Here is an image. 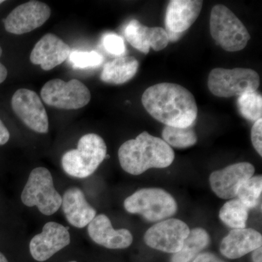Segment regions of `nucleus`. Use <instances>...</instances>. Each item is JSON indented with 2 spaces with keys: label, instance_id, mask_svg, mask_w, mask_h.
<instances>
[{
  "label": "nucleus",
  "instance_id": "nucleus-35",
  "mask_svg": "<svg viewBox=\"0 0 262 262\" xmlns=\"http://www.w3.org/2000/svg\"><path fill=\"white\" fill-rule=\"evenodd\" d=\"M69 262H77V261H69Z\"/></svg>",
  "mask_w": 262,
  "mask_h": 262
},
{
  "label": "nucleus",
  "instance_id": "nucleus-25",
  "mask_svg": "<svg viewBox=\"0 0 262 262\" xmlns=\"http://www.w3.org/2000/svg\"><path fill=\"white\" fill-rule=\"evenodd\" d=\"M262 192L261 175L252 177L243 183L237 192V199L248 209L258 206Z\"/></svg>",
  "mask_w": 262,
  "mask_h": 262
},
{
  "label": "nucleus",
  "instance_id": "nucleus-5",
  "mask_svg": "<svg viewBox=\"0 0 262 262\" xmlns=\"http://www.w3.org/2000/svg\"><path fill=\"white\" fill-rule=\"evenodd\" d=\"M210 32L215 42L228 52L244 49L251 39L244 24L223 5H216L212 8Z\"/></svg>",
  "mask_w": 262,
  "mask_h": 262
},
{
  "label": "nucleus",
  "instance_id": "nucleus-18",
  "mask_svg": "<svg viewBox=\"0 0 262 262\" xmlns=\"http://www.w3.org/2000/svg\"><path fill=\"white\" fill-rule=\"evenodd\" d=\"M262 236L251 228L232 229L222 239L220 252L229 259H236L261 247Z\"/></svg>",
  "mask_w": 262,
  "mask_h": 262
},
{
  "label": "nucleus",
  "instance_id": "nucleus-6",
  "mask_svg": "<svg viewBox=\"0 0 262 262\" xmlns=\"http://www.w3.org/2000/svg\"><path fill=\"white\" fill-rule=\"evenodd\" d=\"M25 206H37L42 214L51 215L61 206L62 196L54 187L51 172L38 167L29 174L28 181L21 194Z\"/></svg>",
  "mask_w": 262,
  "mask_h": 262
},
{
  "label": "nucleus",
  "instance_id": "nucleus-13",
  "mask_svg": "<svg viewBox=\"0 0 262 262\" xmlns=\"http://www.w3.org/2000/svg\"><path fill=\"white\" fill-rule=\"evenodd\" d=\"M201 0H172L165 13V24L169 41L176 42L195 22L201 13Z\"/></svg>",
  "mask_w": 262,
  "mask_h": 262
},
{
  "label": "nucleus",
  "instance_id": "nucleus-8",
  "mask_svg": "<svg viewBox=\"0 0 262 262\" xmlns=\"http://www.w3.org/2000/svg\"><path fill=\"white\" fill-rule=\"evenodd\" d=\"M46 104L60 110H79L89 104L91 95L85 84L77 79L65 82L61 79L48 81L41 90Z\"/></svg>",
  "mask_w": 262,
  "mask_h": 262
},
{
  "label": "nucleus",
  "instance_id": "nucleus-14",
  "mask_svg": "<svg viewBox=\"0 0 262 262\" xmlns=\"http://www.w3.org/2000/svg\"><path fill=\"white\" fill-rule=\"evenodd\" d=\"M255 168L252 164L243 162L215 170L209 178L212 191L222 199H232L237 195L243 183L253 177Z\"/></svg>",
  "mask_w": 262,
  "mask_h": 262
},
{
  "label": "nucleus",
  "instance_id": "nucleus-15",
  "mask_svg": "<svg viewBox=\"0 0 262 262\" xmlns=\"http://www.w3.org/2000/svg\"><path fill=\"white\" fill-rule=\"evenodd\" d=\"M125 39L136 50L147 54L150 48L160 51L168 46L169 38L165 29L148 27L136 19L130 20L124 29Z\"/></svg>",
  "mask_w": 262,
  "mask_h": 262
},
{
  "label": "nucleus",
  "instance_id": "nucleus-1",
  "mask_svg": "<svg viewBox=\"0 0 262 262\" xmlns=\"http://www.w3.org/2000/svg\"><path fill=\"white\" fill-rule=\"evenodd\" d=\"M141 101L147 113L165 126L191 127L198 117L195 98L180 84H154L144 91Z\"/></svg>",
  "mask_w": 262,
  "mask_h": 262
},
{
  "label": "nucleus",
  "instance_id": "nucleus-23",
  "mask_svg": "<svg viewBox=\"0 0 262 262\" xmlns=\"http://www.w3.org/2000/svg\"><path fill=\"white\" fill-rule=\"evenodd\" d=\"M192 127L165 126L162 132L163 140L169 146L179 149L194 146L198 141V137Z\"/></svg>",
  "mask_w": 262,
  "mask_h": 262
},
{
  "label": "nucleus",
  "instance_id": "nucleus-31",
  "mask_svg": "<svg viewBox=\"0 0 262 262\" xmlns=\"http://www.w3.org/2000/svg\"><path fill=\"white\" fill-rule=\"evenodd\" d=\"M2 55H3V50L0 47V58H1ZM7 77H8V70H7L6 67L0 62V84L3 83L6 80Z\"/></svg>",
  "mask_w": 262,
  "mask_h": 262
},
{
  "label": "nucleus",
  "instance_id": "nucleus-21",
  "mask_svg": "<svg viewBox=\"0 0 262 262\" xmlns=\"http://www.w3.org/2000/svg\"><path fill=\"white\" fill-rule=\"evenodd\" d=\"M210 236L206 229L198 227L190 230L179 252L174 253L171 262H190L208 246Z\"/></svg>",
  "mask_w": 262,
  "mask_h": 262
},
{
  "label": "nucleus",
  "instance_id": "nucleus-2",
  "mask_svg": "<svg viewBox=\"0 0 262 262\" xmlns=\"http://www.w3.org/2000/svg\"><path fill=\"white\" fill-rule=\"evenodd\" d=\"M122 168L131 175H140L151 168H165L173 163L175 153L160 138L144 131L125 141L118 150Z\"/></svg>",
  "mask_w": 262,
  "mask_h": 262
},
{
  "label": "nucleus",
  "instance_id": "nucleus-22",
  "mask_svg": "<svg viewBox=\"0 0 262 262\" xmlns=\"http://www.w3.org/2000/svg\"><path fill=\"white\" fill-rule=\"evenodd\" d=\"M248 208L237 198L227 202L220 211V220L231 228L244 229L248 219Z\"/></svg>",
  "mask_w": 262,
  "mask_h": 262
},
{
  "label": "nucleus",
  "instance_id": "nucleus-17",
  "mask_svg": "<svg viewBox=\"0 0 262 262\" xmlns=\"http://www.w3.org/2000/svg\"><path fill=\"white\" fill-rule=\"evenodd\" d=\"M90 237L96 244L108 249H124L133 243V235L126 229H115L104 214L96 215L88 225Z\"/></svg>",
  "mask_w": 262,
  "mask_h": 262
},
{
  "label": "nucleus",
  "instance_id": "nucleus-9",
  "mask_svg": "<svg viewBox=\"0 0 262 262\" xmlns=\"http://www.w3.org/2000/svg\"><path fill=\"white\" fill-rule=\"evenodd\" d=\"M190 229L187 224L177 219L161 221L144 234V242L150 248L168 253L179 252Z\"/></svg>",
  "mask_w": 262,
  "mask_h": 262
},
{
  "label": "nucleus",
  "instance_id": "nucleus-11",
  "mask_svg": "<svg viewBox=\"0 0 262 262\" xmlns=\"http://www.w3.org/2000/svg\"><path fill=\"white\" fill-rule=\"evenodd\" d=\"M51 15V8L46 3L27 2L16 7L4 20L5 30L17 35L32 32L42 27Z\"/></svg>",
  "mask_w": 262,
  "mask_h": 262
},
{
  "label": "nucleus",
  "instance_id": "nucleus-34",
  "mask_svg": "<svg viewBox=\"0 0 262 262\" xmlns=\"http://www.w3.org/2000/svg\"><path fill=\"white\" fill-rule=\"evenodd\" d=\"M3 3H4V1H1V0H0V4H2Z\"/></svg>",
  "mask_w": 262,
  "mask_h": 262
},
{
  "label": "nucleus",
  "instance_id": "nucleus-4",
  "mask_svg": "<svg viewBox=\"0 0 262 262\" xmlns=\"http://www.w3.org/2000/svg\"><path fill=\"white\" fill-rule=\"evenodd\" d=\"M124 208L128 213L155 222L171 217L177 213L178 206L173 196L164 189L144 188L127 198Z\"/></svg>",
  "mask_w": 262,
  "mask_h": 262
},
{
  "label": "nucleus",
  "instance_id": "nucleus-10",
  "mask_svg": "<svg viewBox=\"0 0 262 262\" xmlns=\"http://www.w3.org/2000/svg\"><path fill=\"white\" fill-rule=\"evenodd\" d=\"M11 105L17 116L29 128L39 134H47L49 130L47 112L34 91L18 90L12 97Z\"/></svg>",
  "mask_w": 262,
  "mask_h": 262
},
{
  "label": "nucleus",
  "instance_id": "nucleus-24",
  "mask_svg": "<svg viewBox=\"0 0 262 262\" xmlns=\"http://www.w3.org/2000/svg\"><path fill=\"white\" fill-rule=\"evenodd\" d=\"M239 113L246 120L256 122L262 117V97L257 91L241 95L237 99Z\"/></svg>",
  "mask_w": 262,
  "mask_h": 262
},
{
  "label": "nucleus",
  "instance_id": "nucleus-30",
  "mask_svg": "<svg viewBox=\"0 0 262 262\" xmlns=\"http://www.w3.org/2000/svg\"><path fill=\"white\" fill-rule=\"evenodd\" d=\"M10 139V133L0 119V145H4Z\"/></svg>",
  "mask_w": 262,
  "mask_h": 262
},
{
  "label": "nucleus",
  "instance_id": "nucleus-19",
  "mask_svg": "<svg viewBox=\"0 0 262 262\" xmlns=\"http://www.w3.org/2000/svg\"><path fill=\"white\" fill-rule=\"evenodd\" d=\"M62 209L71 225L83 228L91 223L96 215V211L86 201L80 189L72 187L67 189L62 196Z\"/></svg>",
  "mask_w": 262,
  "mask_h": 262
},
{
  "label": "nucleus",
  "instance_id": "nucleus-16",
  "mask_svg": "<svg viewBox=\"0 0 262 262\" xmlns=\"http://www.w3.org/2000/svg\"><path fill=\"white\" fill-rule=\"evenodd\" d=\"M72 52L67 43L56 34L48 33L33 48L30 61L33 64L40 65L45 71H50L61 64L70 57Z\"/></svg>",
  "mask_w": 262,
  "mask_h": 262
},
{
  "label": "nucleus",
  "instance_id": "nucleus-20",
  "mask_svg": "<svg viewBox=\"0 0 262 262\" xmlns=\"http://www.w3.org/2000/svg\"><path fill=\"white\" fill-rule=\"evenodd\" d=\"M139 67V61L135 57H118L105 63L100 78L106 83L124 84L136 75Z\"/></svg>",
  "mask_w": 262,
  "mask_h": 262
},
{
  "label": "nucleus",
  "instance_id": "nucleus-3",
  "mask_svg": "<svg viewBox=\"0 0 262 262\" xmlns=\"http://www.w3.org/2000/svg\"><path fill=\"white\" fill-rule=\"evenodd\" d=\"M107 147L101 136L86 134L80 138L77 148L67 151L62 157V168L75 178L84 179L92 175L106 158Z\"/></svg>",
  "mask_w": 262,
  "mask_h": 262
},
{
  "label": "nucleus",
  "instance_id": "nucleus-27",
  "mask_svg": "<svg viewBox=\"0 0 262 262\" xmlns=\"http://www.w3.org/2000/svg\"><path fill=\"white\" fill-rule=\"evenodd\" d=\"M102 44L110 54L121 56L126 52L124 39L115 33H106L102 37Z\"/></svg>",
  "mask_w": 262,
  "mask_h": 262
},
{
  "label": "nucleus",
  "instance_id": "nucleus-26",
  "mask_svg": "<svg viewBox=\"0 0 262 262\" xmlns=\"http://www.w3.org/2000/svg\"><path fill=\"white\" fill-rule=\"evenodd\" d=\"M69 58L72 67L77 69L98 67L103 61V56L96 51L71 52Z\"/></svg>",
  "mask_w": 262,
  "mask_h": 262
},
{
  "label": "nucleus",
  "instance_id": "nucleus-33",
  "mask_svg": "<svg viewBox=\"0 0 262 262\" xmlns=\"http://www.w3.org/2000/svg\"><path fill=\"white\" fill-rule=\"evenodd\" d=\"M0 262H8V259L1 252H0Z\"/></svg>",
  "mask_w": 262,
  "mask_h": 262
},
{
  "label": "nucleus",
  "instance_id": "nucleus-12",
  "mask_svg": "<svg viewBox=\"0 0 262 262\" xmlns=\"http://www.w3.org/2000/svg\"><path fill=\"white\" fill-rule=\"evenodd\" d=\"M70 242L68 227L56 222H48L43 227L42 232L31 239L29 251L36 261H46Z\"/></svg>",
  "mask_w": 262,
  "mask_h": 262
},
{
  "label": "nucleus",
  "instance_id": "nucleus-32",
  "mask_svg": "<svg viewBox=\"0 0 262 262\" xmlns=\"http://www.w3.org/2000/svg\"><path fill=\"white\" fill-rule=\"evenodd\" d=\"M252 259L253 262H262V248L259 247L252 252Z\"/></svg>",
  "mask_w": 262,
  "mask_h": 262
},
{
  "label": "nucleus",
  "instance_id": "nucleus-28",
  "mask_svg": "<svg viewBox=\"0 0 262 262\" xmlns=\"http://www.w3.org/2000/svg\"><path fill=\"white\" fill-rule=\"evenodd\" d=\"M262 120H257L251 128V141L254 149L262 156Z\"/></svg>",
  "mask_w": 262,
  "mask_h": 262
},
{
  "label": "nucleus",
  "instance_id": "nucleus-29",
  "mask_svg": "<svg viewBox=\"0 0 262 262\" xmlns=\"http://www.w3.org/2000/svg\"><path fill=\"white\" fill-rule=\"evenodd\" d=\"M192 262H225L213 253L207 252L198 255Z\"/></svg>",
  "mask_w": 262,
  "mask_h": 262
},
{
  "label": "nucleus",
  "instance_id": "nucleus-7",
  "mask_svg": "<svg viewBox=\"0 0 262 262\" xmlns=\"http://www.w3.org/2000/svg\"><path fill=\"white\" fill-rule=\"evenodd\" d=\"M259 84V75L251 69L215 68L208 76V89L221 98L239 97L246 93L257 91Z\"/></svg>",
  "mask_w": 262,
  "mask_h": 262
}]
</instances>
